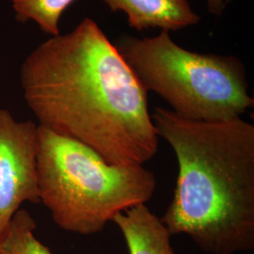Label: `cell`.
<instances>
[{
	"label": "cell",
	"mask_w": 254,
	"mask_h": 254,
	"mask_svg": "<svg viewBox=\"0 0 254 254\" xmlns=\"http://www.w3.org/2000/svg\"><path fill=\"white\" fill-rule=\"evenodd\" d=\"M111 11L127 14L129 27L137 31L160 28L170 32L199 24L200 16L189 0H103Z\"/></svg>",
	"instance_id": "obj_6"
},
{
	"label": "cell",
	"mask_w": 254,
	"mask_h": 254,
	"mask_svg": "<svg viewBox=\"0 0 254 254\" xmlns=\"http://www.w3.org/2000/svg\"><path fill=\"white\" fill-rule=\"evenodd\" d=\"M158 136L179 166L173 200L160 218L204 253L254 250V126L238 118L203 122L155 108Z\"/></svg>",
	"instance_id": "obj_2"
},
{
	"label": "cell",
	"mask_w": 254,
	"mask_h": 254,
	"mask_svg": "<svg viewBox=\"0 0 254 254\" xmlns=\"http://www.w3.org/2000/svg\"><path fill=\"white\" fill-rule=\"evenodd\" d=\"M114 46L145 91L184 118L227 121L254 108L245 65L235 56L187 50L166 31L142 39L124 34Z\"/></svg>",
	"instance_id": "obj_4"
},
{
	"label": "cell",
	"mask_w": 254,
	"mask_h": 254,
	"mask_svg": "<svg viewBox=\"0 0 254 254\" xmlns=\"http://www.w3.org/2000/svg\"><path fill=\"white\" fill-rule=\"evenodd\" d=\"M15 19L23 24L36 23L40 29L51 37L60 34L59 22L64 10L75 0H9Z\"/></svg>",
	"instance_id": "obj_9"
},
{
	"label": "cell",
	"mask_w": 254,
	"mask_h": 254,
	"mask_svg": "<svg viewBox=\"0 0 254 254\" xmlns=\"http://www.w3.org/2000/svg\"><path fill=\"white\" fill-rule=\"evenodd\" d=\"M36 222L26 209H19L0 240V254H52L34 235Z\"/></svg>",
	"instance_id": "obj_8"
},
{
	"label": "cell",
	"mask_w": 254,
	"mask_h": 254,
	"mask_svg": "<svg viewBox=\"0 0 254 254\" xmlns=\"http://www.w3.org/2000/svg\"><path fill=\"white\" fill-rule=\"evenodd\" d=\"M37 133L34 122L17 121L0 108V240L24 202L40 203Z\"/></svg>",
	"instance_id": "obj_5"
},
{
	"label": "cell",
	"mask_w": 254,
	"mask_h": 254,
	"mask_svg": "<svg viewBox=\"0 0 254 254\" xmlns=\"http://www.w3.org/2000/svg\"><path fill=\"white\" fill-rule=\"evenodd\" d=\"M39 126L90 147L110 165H144L158 150L148 95L97 23L49 38L20 69Z\"/></svg>",
	"instance_id": "obj_1"
},
{
	"label": "cell",
	"mask_w": 254,
	"mask_h": 254,
	"mask_svg": "<svg viewBox=\"0 0 254 254\" xmlns=\"http://www.w3.org/2000/svg\"><path fill=\"white\" fill-rule=\"evenodd\" d=\"M207 9L213 15H221L226 6L225 0H206Z\"/></svg>",
	"instance_id": "obj_10"
},
{
	"label": "cell",
	"mask_w": 254,
	"mask_h": 254,
	"mask_svg": "<svg viewBox=\"0 0 254 254\" xmlns=\"http://www.w3.org/2000/svg\"><path fill=\"white\" fill-rule=\"evenodd\" d=\"M112 221L125 237L129 254H177L171 244L172 236L145 204L127 209Z\"/></svg>",
	"instance_id": "obj_7"
},
{
	"label": "cell",
	"mask_w": 254,
	"mask_h": 254,
	"mask_svg": "<svg viewBox=\"0 0 254 254\" xmlns=\"http://www.w3.org/2000/svg\"><path fill=\"white\" fill-rule=\"evenodd\" d=\"M40 202L64 231L91 236L127 209L145 204L156 179L143 165L114 166L90 147L38 125Z\"/></svg>",
	"instance_id": "obj_3"
}]
</instances>
